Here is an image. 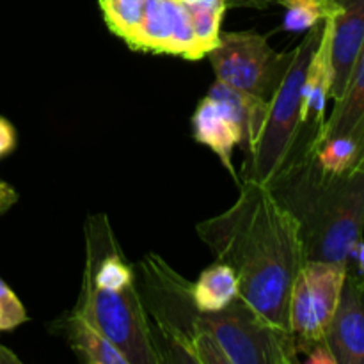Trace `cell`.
Instances as JSON below:
<instances>
[{
    "mask_svg": "<svg viewBox=\"0 0 364 364\" xmlns=\"http://www.w3.org/2000/svg\"><path fill=\"white\" fill-rule=\"evenodd\" d=\"M348 263H354L355 270L354 274H358V276H363L364 277V238L355 244V247L352 249L350 252V259H348ZM350 270V269H348ZM352 272V270H350Z\"/></svg>",
    "mask_w": 364,
    "mask_h": 364,
    "instance_id": "24",
    "label": "cell"
},
{
    "mask_svg": "<svg viewBox=\"0 0 364 364\" xmlns=\"http://www.w3.org/2000/svg\"><path fill=\"white\" fill-rule=\"evenodd\" d=\"M238 188L237 201L199 223L196 233L217 262L237 272L242 301L290 333V294L308 262L301 230L269 185L240 181Z\"/></svg>",
    "mask_w": 364,
    "mask_h": 364,
    "instance_id": "1",
    "label": "cell"
},
{
    "mask_svg": "<svg viewBox=\"0 0 364 364\" xmlns=\"http://www.w3.org/2000/svg\"><path fill=\"white\" fill-rule=\"evenodd\" d=\"M240 297L237 272L223 262L212 263L194 283V302L201 313H217L226 309Z\"/></svg>",
    "mask_w": 364,
    "mask_h": 364,
    "instance_id": "15",
    "label": "cell"
},
{
    "mask_svg": "<svg viewBox=\"0 0 364 364\" xmlns=\"http://www.w3.org/2000/svg\"><path fill=\"white\" fill-rule=\"evenodd\" d=\"M16 142L18 135L13 123L9 119H6V117L0 116V159L13 153L14 148H16Z\"/></svg>",
    "mask_w": 364,
    "mask_h": 364,
    "instance_id": "21",
    "label": "cell"
},
{
    "mask_svg": "<svg viewBox=\"0 0 364 364\" xmlns=\"http://www.w3.org/2000/svg\"><path fill=\"white\" fill-rule=\"evenodd\" d=\"M334 135H348L354 139L358 144L355 171H364V46L345 85V91L340 98L334 100V109L323 123L316 144L322 139Z\"/></svg>",
    "mask_w": 364,
    "mask_h": 364,
    "instance_id": "13",
    "label": "cell"
},
{
    "mask_svg": "<svg viewBox=\"0 0 364 364\" xmlns=\"http://www.w3.org/2000/svg\"><path fill=\"white\" fill-rule=\"evenodd\" d=\"M28 320L25 306L13 290L0 279V333H7Z\"/></svg>",
    "mask_w": 364,
    "mask_h": 364,
    "instance_id": "20",
    "label": "cell"
},
{
    "mask_svg": "<svg viewBox=\"0 0 364 364\" xmlns=\"http://www.w3.org/2000/svg\"><path fill=\"white\" fill-rule=\"evenodd\" d=\"M323 21L308 31L291 50L290 63L267 107L262 130L251 151L244 156L240 181L269 185L277 174L297 160L301 139L302 87L315 48L322 38Z\"/></svg>",
    "mask_w": 364,
    "mask_h": 364,
    "instance_id": "4",
    "label": "cell"
},
{
    "mask_svg": "<svg viewBox=\"0 0 364 364\" xmlns=\"http://www.w3.org/2000/svg\"><path fill=\"white\" fill-rule=\"evenodd\" d=\"M338 9L326 20L329 27L333 85L331 98L345 91L364 46V0H336Z\"/></svg>",
    "mask_w": 364,
    "mask_h": 364,
    "instance_id": "11",
    "label": "cell"
},
{
    "mask_svg": "<svg viewBox=\"0 0 364 364\" xmlns=\"http://www.w3.org/2000/svg\"><path fill=\"white\" fill-rule=\"evenodd\" d=\"M73 309L98 327L127 358L128 364H162L137 283L121 291H103L82 284Z\"/></svg>",
    "mask_w": 364,
    "mask_h": 364,
    "instance_id": "7",
    "label": "cell"
},
{
    "mask_svg": "<svg viewBox=\"0 0 364 364\" xmlns=\"http://www.w3.org/2000/svg\"><path fill=\"white\" fill-rule=\"evenodd\" d=\"M313 160L327 174L355 173L358 144L348 135L326 137L313 148Z\"/></svg>",
    "mask_w": 364,
    "mask_h": 364,
    "instance_id": "16",
    "label": "cell"
},
{
    "mask_svg": "<svg viewBox=\"0 0 364 364\" xmlns=\"http://www.w3.org/2000/svg\"><path fill=\"white\" fill-rule=\"evenodd\" d=\"M68 345L84 364H128L127 358L107 340L98 327L92 326L84 315L71 309L59 323Z\"/></svg>",
    "mask_w": 364,
    "mask_h": 364,
    "instance_id": "14",
    "label": "cell"
},
{
    "mask_svg": "<svg viewBox=\"0 0 364 364\" xmlns=\"http://www.w3.org/2000/svg\"><path fill=\"white\" fill-rule=\"evenodd\" d=\"M0 363H16V364H20V359H18L16 355L13 354V352L7 350L6 347H2V345H0Z\"/></svg>",
    "mask_w": 364,
    "mask_h": 364,
    "instance_id": "26",
    "label": "cell"
},
{
    "mask_svg": "<svg viewBox=\"0 0 364 364\" xmlns=\"http://www.w3.org/2000/svg\"><path fill=\"white\" fill-rule=\"evenodd\" d=\"M267 107L269 103L256 96L215 82L192 116L194 139L219 156L237 185L240 176L233 166V153L237 148H242L244 156L251 151L262 130Z\"/></svg>",
    "mask_w": 364,
    "mask_h": 364,
    "instance_id": "5",
    "label": "cell"
},
{
    "mask_svg": "<svg viewBox=\"0 0 364 364\" xmlns=\"http://www.w3.org/2000/svg\"><path fill=\"white\" fill-rule=\"evenodd\" d=\"M18 203V192L6 181H0V215Z\"/></svg>",
    "mask_w": 364,
    "mask_h": 364,
    "instance_id": "23",
    "label": "cell"
},
{
    "mask_svg": "<svg viewBox=\"0 0 364 364\" xmlns=\"http://www.w3.org/2000/svg\"><path fill=\"white\" fill-rule=\"evenodd\" d=\"M287 9L284 28L290 32L309 31L338 9L336 0H276Z\"/></svg>",
    "mask_w": 364,
    "mask_h": 364,
    "instance_id": "17",
    "label": "cell"
},
{
    "mask_svg": "<svg viewBox=\"0 0 364 364\" xmlns=\"http://www.w3.org/2000/svg\"><path fill=\"white\" fill-rule=\"evenodd\" d=\"M269 187L297 220L306 258L348 265L364 233V171L327 174L309 153L281 171Z\"/></svg>",
    "mask_w": 364,
    "mask_h": 364,
    "instance_id": "2",
    "label": "cell"
},
{
    "mask_svg": "<svg viewBox=\"0 0 364 364\" xmlns=\"http://www.w3.org/2000/svg\"><path fill=\"white\" fill-rule=\"evenodd\" d=\"M144 0H100L103 20L112 34L124 39L137 21Z\"/></svg>",
    "mask_w": 364,
    "mask_h": 364,
    "instance_id": "19",
    "label": "cell"
},
{
    "mask_svg": "<svg viewBox=\"0 0 364 364\" xmlns=\"http://www.w3.org/2000/svg\"><path fill=\"white\" fill-rule=\"evenodd\" d=\"M326 341L336 364H364V277L350 270Z\"/></svg>",
    "mask_w": 364,
    "mask_h": 364,
    "instance_id": "12",
    "label": "cell"
},
{
    "mask_svg": "<svg viewBox=\"0 0 364 364\" xmlns=\"http://www.w3.org/2000/svg\"><path fill=\"white\" fill-rule=\"evenodd\" d=\"M134 270L162 364H224L203 326V313L194 302V283L155 252H148Z\"/></svg>",
    "mask_w": 364,
    "mask_h": 364,
    "instance_id": "3",
    "label": "cell"
},
{
    "mask_svg": "<svg viewBox=\"0 0 364 364\" xmlns=\"http://www.w3.org/2000/svg\"><path fill=\"white\" fill-rule=\"evenodd\" d=\"M347 274V263L315 259H308L299 272L290 294L288 323L301 355L326 341Z\"/></svg>",
    "mask_w": 364,
    "mask_h": 364,
    "instance_id": "9",
    "label": "cell"
},
{
    "mask_svg": "<svg viewBox=\"0 0 364 364\" xmlns=\"http://www.w3.org/2000/svg\"><path fill=\"white\" fill-rule=\"evenodd\" d=\"M134 52L199 60L206 57L196 34L188 0H144L137 21L123 39Z\"/></svg>",
    "mask_w": 364,
    "mask_h": 364,
    "instance_id": "10",
    "label": "cell"
},
{
    "mask_svg": "<svg viewBox=\"0 0 364 364\" xmlns=\"http://www.w3.org/2000/svg\"><path fill=\"white\" fill-rule=\"evenodd\" d=\"M290 52L279 53L258 32H220L219 45L208 53L217 82L269 103L276 92Z\"/></svg>",
    "mask_w": 364,
    "mask_h": 364,
    "instance_id": "8",
    "label": "cell"
},
{
    "mask_svg": "<svg viewBox=\"0 0 364 364\" xmlns=\"http://www.w3.org/2000/svg\"><path fill=\"white\" fill-rule=\"evenodd\" d=\"M194 18L196 34L208 55L220 39V23L228 11L226 0H188Z\"/></svg>",
    "mask_w": 364,
    "mask_h": 364,
    "instance_id": "18",
    "label": "cell"
},
{
    "mask_svg": "<svg viewBox=\"0 0 364 364\" xmlns=\"http://www.w3.org/2000/svg\"><path fill=\"white\" fill-rule=\"evenodd\" d=\"M228 9L230 7H251V9H267L274 6L276 0H226Z\"/></svg>",
    "mask_w": 364,
    "mask_h": 364,
    "instance_id": "25",
    "label": "cell"
},
{
    "mask_svg": "<svg viewBox=\"0 0 364 364\" xmlns=\"http://www.w3.org/2000/svg\"><path fill=\"white\" fill-rule=\"evenodd\" d=\"M304 361L308 364H336V358H334L333 350L327 345V341H320L315 347L309 348L306 352Z\"/></svg>",
    "mask_w": 364,
    "mask_h": 364,
    "instance_id": "22",
    "label": "cell"
},
{
    "mask_svg": "<svg viewBox=\"0 0 364 364\" xmlns=\"http://www.w3.org/2000/svg\"><path fill=\"white\" fill-rule=\"evenodd\" d=\"M203 326L224 364H295L301 354L294 336L274 326L240 297L217 313H203Z\"/></svg>",
    "mask_w": 364,
    "mask_h": 364,
    "instance_id": "6",
    "label": "cell"
}]
</instances>
